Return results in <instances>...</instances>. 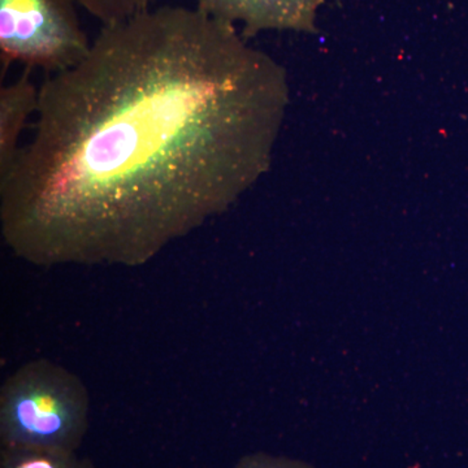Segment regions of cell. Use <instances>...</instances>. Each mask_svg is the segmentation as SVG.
Here are the masks:
<instances>
[{
    "label": "cell",
    "mask_w": 468,
    "mask_h": 468,
    "mask_svg": "<svg viewBox=\"0 0 468 468\" xmlns=\"http://www.w3.org/2000/svg\"><path fill=\"white\" fill-rule=\"evenodd\" d=\"M0 468H97L77 452L0 448Z\"/></svg>",
    "instance_id": "obj_6"
},
{
    "label": "cell",
    "mask_w": 468,
    "mask_h": 468,
    "mask_svg": "<svg viewBox=\"0 0 468 468\" xmlns=\"http://www.w3.org/2000/svg\"><path fill=\"white\" fill-rule=\"evenodd\" d=\"M90 424V396L54 360L24 363L0 388V448L77 452Z\"/></svg>",
    "instance_id": "obj_2"
},
{
    "label": "cell",
    "mask_w": 468,
    "mask_h": 468,
    "mask_svg": "<svg viewBox=\"0 0 468 468\" xmlns=\"http://www.w3.org/2000/svg\"><path fill=\"white\" fill-rule=\"evenodd\" d=\"M79 8L101 21V26L133 17L153 8L156 0H73Z\"/></svg>",
    "instance_id": "obj_7"
},
{
    "label": "cell",
    "mask_w": 468,
    "mask_h": 468,
    "mask_svg": "<svg viewBox=\"0 0 468 468\" xmlns=\"http://www.w3.org/2000/svg\"><path fill=\"white\" fill-rule=\"evenodd\" d=\"M30 70L0 89V175L16 158L27 120L38 110L39 88L30 79Z\"/></svg>",
    "instance_id": "obj_5"
},
{
    "label": "cell",
    "mask_w": 468,
    "mask_h": 468,
    "mask_svg": "<svg viewBox=\"0 0 468 468\" xmlns=\"http://www.w3.org/2000/svg\"><path fill=\"white\" fill-rule=\"evenodd\" d=\"M194 7L218 21L241 27L245 38L263 32L313 33L325 0H194Z\"/></svg>",
    "instance_id": "obj_4"
},
{
    "label": "cell",
    "mask_w": 468,
    "mask_h": 468,
    "mask_svg": "<svg viewBox=\"0 0 468 468\" xmlns=\"http://www.w3.org/2000/svg\"><path fill=\"white\" fill-rule=\"evenodd\" d=\"M288 106L284 67L196 7L101 26L39 86L0 175L3 241L33 266H144L267 174Z\"/></svg>",
    "instance_id": "obj_1"
},
{
    "label": "cell",
    "mask_w": 468,
    "mask_h": 468,
    "mask_svg": "<svg viewBox=\"0 0 468 468\" xmlns=\"http://www.w3.org/2000/svg\"><path fill=\"white\" fill-rule=\"evenodd\" d=\"M233 468H315L309 462L266 452H250L234 464Z\"/></svg>",
    "instance_id": "obj_8"
},
{
    "label": "cell",
    "mask_w": 468,
    "mask_h": 468,
    "mask_svg": "<svg viewBox=\"0 0 468 468\" xmlns=\"http://www.w3.org/2000/svg\"><path fill=\"white\" fill-rule=\"evenodd\" d=\"M73 0H0V70L12 63L27 69L63 72L81 63L91 41Z\"/></svg>",
    "instance_id": "obj_3"
}]
</instances>
